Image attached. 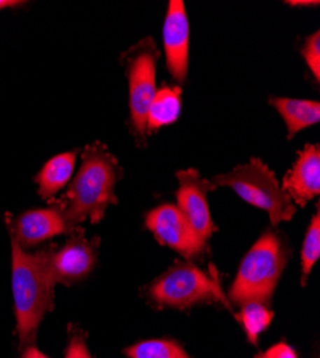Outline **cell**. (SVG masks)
Listing matches in <instances>:
<instances>
[{"label": "cell", "mask_w": 320, "mask_h": 358, "mask_svg": "<svg viewBox=\"0 0 320 358\" xmlns=\"http://www.w3.org/2000/svg\"><path fill=\"white\" fill-rule=\"evenodd\" d=\"M121 176L116 158L101 142L88 145L82 152V165L61 202L71 228L91 220L98 224L108 205L116 203L115 185Z\"/></svg>", "instance_id": "obj_1"}, {"label": "cell", "mask_w": 320, "mask_h": 358, "mask_svg": "<svg viewBox=\"0 0 320 358\" xmlns=\"http://www.w3.org/2000/svg\"><path fill=\"white\" fill-rule=\"evenodd\" d=\"M53 250L27 254L12 238V289L20 345L32 341L53 306Z\"/></svg>", "instance_id": "obj_2"}, {"label": "cell", "mask_w": 320, "mask_h": 358, "mask_svg": "<svg viewBox=\"0 0 320 358\" xmlns=\"http://www.w3.org/2000/svg\"><path fill=\"white\" fill-rule=\"evenodd\" d=\"M287 262V250L273 232H265L243 258L230 300L243 306L249 301L269 304Z\"/></svg>", "instance_id": "obj_3"}, {"label": "cell", "mask_w": 320, "mask_h": 358, "mask_svg": "<svg viewBox=\"0 0 320 358\" xmlns=\"http://www.w3.org/2000/svg\"><path fill=\"white\" fill-rule=\"evenodd\" d=\"M213 185L228 187L246 202L266 211L273 225L290 221L296 213L293 201L283 191L274 173L257 158L214 176Z\"/></svg>", "instance_id": "obj_4"}, {"label": "cell", "mask_w": 320, "mask_h": 358, "mask_svg": "<svg viewBox=\"0 0 320 358\" xmlns=\"http://www.w3.org/2000/svg\"><path fill=\"white\" fill-rule=\"evenodd\" d=\"M148 295L154 303L172 308H188L213 301L227 306V298L217 281L193 264L171 266L150 285Z\"/></svg>", "instance_id": "obj_5"}, {"label": "cell", "mask_w": 320, "mask_h": 358, "mask_svg": "<svg viewBox=\"0 0 320 358\" xmlns=\"http://www.w3.org/2000/svg\"><path fill=\"white\" fill-rule=\"evenodd\" d=\"M160 52L151 38H145L127 53V76L130 82V119L137 143L147 135V113L157 94V61Z\"/></svg>", "instance_id": "obj_6"}, {"label": "cell", "mask_w": 320, "mask_h": 358, "mask_svg": "<svg viewBox=\"0 0 320 358\" xmlns=\"http://www.w3.org/2000/svg\"><path fill=\"white\" fill-rule=\"evenodd\" d=\"M148 229L157 240L187 258L198 257L206 247V241L194 231L177 205H160L148 213L145 220Z\"/></svg>", "instance_id": "obj_7"}, {"label": "cell", "mask_w": 320, "mask_h": 358, "mask_svg": "<svg viewBox=\"0 0 320 358\" xmlns=\"http://www.w3.org/2000/svg\"><path fill=\"white\" fill-rule=\"evenodd\" d=\"M180 187L177 189V208L194 231L207 241L214 231V224L207 202V194L214 185L202 178L197 169L177 172Z\"/></svg>", "instance_id": "obj_8"}, {"label": "cell", "mask_w": 320, "mask_h": 358, "mask_svg": "<svg viewBox=\"0 0 320 358\" xmlns=\"http://www.w3.org/2000/svg\"><path fill=\"white\" fill-rule=\"evenodd\" d=\"M167 68L171 76L183 83L188 73L190 26L186 5L181 0H171L162 27Z\"/></svg>", "instance_id": "obj_9"}, {"label": "cell", "mask_w": 320, "mask_h": 358, "mask_svg": "<svg viewBox=\"0 0 320 358\" xmlns=\"http://www.w3.org/2000/svg\"><path fill=\"white\" fill-rule=\"evenodd\" d=\"M72 229L64 215L61 203L43 210H32L22 214L13 225V240L20 247L38 245L52 236Z\"/></svg>", "instance_id": "obj_10"}, {"label": "cell", "mask_w": 320, "mask_h": 358, "mask_svg": "<svg viewBox=\"0 0 320 358\" xmlns=\"http://www.w3.org/2000/svg\"><path fill=\"white\" fill-rule=\"evenodd\" d=\"M283 191L293 202L305 206L320 192V148L306 145L295 165L283 178Z\"/></svg>", "instance_id": "obj_11"}, {"label": "cell", "mask_w": 320, "mask_h": 358, "mask_svg": "<svg viewBox=\"0 0 320 358\" xmlns=\"http://www.w3.org/2000/svg\"><path fill=\"white\" fill-rule=\"evenodd\" d=\"M95 245L82 235L74 236L52 255V273L56 282L72 284L88 275L95 264Z\"/></svg>", "instance_id": "obj_12"}, {"label": "cell", "mask_w": 320, "mask_h": 358, "mask_svg": "<svg viewBox=\"0 0 320 358\" xmlns=\"http://www.w3.org/2000/svg\"><path fill=\"white\" fill-rule=\"evenodd\" d=\"M270 103L281 115L287 127V138L292 139L298 132L319 122L320 103L317 101L270 98Z\"/></svg>", "instance_id": "obj_13"}, {"label": "cell", "mask_w": 320, "mask_h": 358, "mask_svg": "<svg viewBox=\"0 0 320 358\" xmlns=\"http://www.w3.org/2000/svg\"><path fill=\"white\" fill-rule=\"evenodd\" d=\"M181 110V87L164 83L150 103L147 113V134L177 121Z\"/></svg>", "instance_id": "obj_14"}, {"label": "cell", "mask_w": 320, "mask_h": 358, "mask_svg": "<svg viewBox=\"0 0 320 358\" xmlns=\"http://www.w3.org/2000/svg\"><path fill=\"white\" fill-rule=\"evenodd\" d=\"M76 162V152H65L49 159L41 172L35 176L39 187V195L45 199L60 192L72 176Z\"/></svg>", "instance_id": "obj_15"}, {"label": "cell", "mask_w": 320, "mask_h": 358, "mask_svg": "<svg viewBox=\"0 0 320 358\" xmlns=\"http://www.w3.org/2000/svg\"><path fill=\"white\" fill-rule=\"evenodd\" d=\"M240 320L249 340L257 344L260 334L267 330L273 320V311L265 303L249 301L242 306Z\"/></svg>", "instance_id": "obj_16"}, {"label": "cell", "mask_w": 320, "mask_h": 358, "mask_svg": "<svg viewBox=\"0 0 320 358\" xmlns=\"http://www.w3.org/2000/svg\"><path fill=\"white\" fill-rule=\"evenodd\" d=\"M130 358H190L188 354L171 340H147L125 350Z\"/></svg>", "instance_id": "obj_17"}, {"label": "cell", "mask_w": 320, "mask_h": 358, "mask_svg": "<svg viewBox=\"0 0 320 358\" xmlns=\"http://www.w3.org/2000/svg\"><path fill=\"white\" fill-rule=\"evenodd\" d=\"M320 255V215L319 213L314 214V217L310 221V225L307 228L303 248H302V280L303 284L310 274L312 268L314 266L316 261Z\"/></svg>", "instance_id": "obj_18"}, {"label": "cell", "mask_w": 320, "mask_h": 358, "mask_svg": "<svg viewBox=\"0 0 320 358\" xmlns=\"http://www.w3.org/2000/svg\"><path fill=\"white\" fill-rule=\"evenodd\" d=\"M300 53L305 57V61L310 72L313 73L316 82H319L320 79V32H314L306 39V42L300 49Z\"/></svg>", "instance_id": "obj_19"}, {"label": "cell", "mask_w": 320, "mask_h": 358, "mask_svg": "<svg viewBox=\"0 0 320 358\" xmlns=\"http://www.w3.org/2000/svg\"><path fill=\"white\" fill-rule=\"evenodd\" d=\"M254 358H299L296 351L286 343H277Z\"/></svg>", "instance_id": "obj_20"}, {"label": "cell", "mask_w": 320, "mask_h": 358, "mask_svg": "<svg viewBox=\"0 0 320 358\" xmlns=\"http://www.w3.org/2000/svg\"><path fill=\"white\" fill-rule=\"evenodd\" d=\"M65 358H91L88 347H86L85 338L82 336H72Z\"/></svg>", "instance_id": "obj_21"}, {"label": "cell", "mask_w": 320, "mask_h": 358, "mask_svg": "<svg viewBox=\"0 0 320 358\" xmlns=\"http://www.w3.org/2000/svg\"><path fill=\"white\" fill-rule=\"evenodd\" d=\"M23 358H49V357L45 355L42 351H39V350L35 348V347H29V348L25 351Z\"/></svg>", "instance_id": "obj_22"}, {"label": "cell", "mask_w": 320, "mask_h": 358, "mask_svg": "<svg viewBox=\"0 0 320 358\" xmlns=\"http://www.w3.org/2000/svg\"><path fill=\"white\" fill-rule=\"evenodd\" d=\"M23 5V2H15V0H0V10H4L6 8H13Z\"/></svg>", "instance_id": "obj_23"}, {"label": "cell", "mask_w": 320, "mask_h": 358, "mask_svg": "<svg viewBox=\"0 0 320 358\" xmlns=\"http://www.w3.org/2000/svg\"><path fill=\"white\" fill-rule=\"evenodd\" d=\"M292 6H317L319 2H288Z\"/></svg>", "instance_id": "obj_24"}]
</instances>
